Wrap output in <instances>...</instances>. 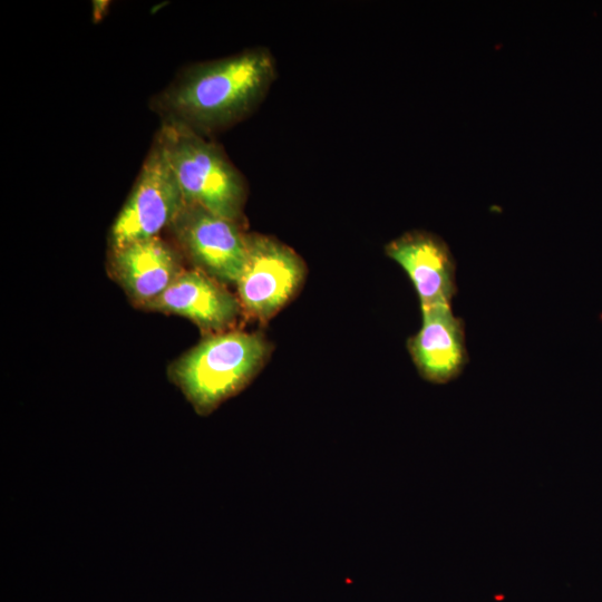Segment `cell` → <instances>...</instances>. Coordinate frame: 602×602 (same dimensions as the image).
Masks as SVG:
<instances>
[{"label": "cell", "instance_id": "2", "mask_svg": "<svg viewBox=\"0 0 602 602\" xmlns=\"http://www.w3.org/2000/svg\"><path fill=\"white\" fill-rule=\"evenodd\" d=\"M271 350L259 332L213 333L177 358L168 375L194 410L206 416L249 385Z\"/></svg>", "mask_w": 602, "mask_h": 602}, {"label": "cell", "instance_id": "8", "mask_svg": "<svg viewBox=\"0 0 602 602\" xmlns=\"http://www.w3.org/2000/svg\"><path fill=\"white\" fill-rule=\"evenodd\" d=\"M145 310L177 314L204 331H227L239 319L242 305L226 285L196 270L184 269L174 282Z\"/></svg>", "mask_w": 602, "mask_h": 602}, {"label": "cell", "instance_id": "3", "mask_svg": "<svg viewBox=\"0 0 602 602\" xmlns=\"http://www.w3.org/2000/svg\"><path fill=\"white\" fill-rule=\"evenodd\" d=\"M156 136L185 203L240 222L247 187L224 151L206 137L175 125L162 124Z\"/></svg>", "mask_w": 602, "mask_h": 602}, {"label": "cell", "instance_id": "1", "mask_svg": "<svg viewBox=\"0 0 602 602\" xmlns=\"http://www.w3.org/2000/svg\"><path fill=\"white\" fill-rule=\"evenodd\" d=\"M276 78V62L265 47H254L182 69L151 100L162 124L207 137L247 118Z\"/></svg>", "mask_w": 602, "mask_h": 602}, {"label": "cell", "instance_id": "6", "mask_svg": "<svg viewBox=\"0 0 602 602\" xmlns=\"http://www.w3.org/2000/svg\"><path fill=\"white\" fill-rule=\"evenodd\" d=\"M168 229L194 269L224 285L237 283L246 255L240 222L185 203Z\"/></svg>", "mask_w": 602, "mask_h": 602}, {"label": "cell", "instance_id": "9", "mask_svg": "<svg viewBox=\"0 0 602 602\" xmlns=\"http://www.w3.org/2000/svg\"><path fill=\"white\" fill-rule=\"evenodd\" d=\"M421 310V326L407 340V349L418 373L433 383L457 378L468 362L464 320L450 304Z\"/></svg>", "mask_w": 602, "mask_h": 602}, {"label": "cell", "instance_id": "7", "mask_svg": "<svg viewBox=\"0 0 602 602\" xmlns=\"http://www.w3.org/2000/svg\"><path fill=\"white\" fill-rule=\"evenodd\" d=\"M385 253L408 275L420 309L450 304L457 293L456 262L447 243L424 231H407L385 246Z\"/></svg>", "mask_w": 602, "mask_h": 602}, {"label": "cell", "instance_id": "10", "mask_svg": "<svg viewBox=\"0 0 602 602\" xmlns=\"http://www.w3.org/2000/svg\"><path fill=\"white\" fill-rule=\"evenodd\" d=\"M110 268L140 309L157 299L184 270L179 253L158 236L110 250Z\"/></svg>", "mask_w": 602, "mask_h": 602}, {"label": "cell", "instance_id": "5", "mask_svg": "<svg viewBox=\"0 0 602 602\" xmlns=\"http://www.w3.org/2000/svg\"><path fill=\"white\" fill-rule=\"evenodd\" d=\"M307 268L301 256L273 236L246 233V255L237 280L242 309L268 321L299 292Z\"/></svg>", "mask_w": 602, "mask_h": 602}, {"label": "cell", "instance_id": "4", "mask_svg": "<svg viewBox=\"0 0 602 602\" xmlns=\"http://www.w3.org/2000/svg\"><path fill=\"white\" fill-rule=\"evenodd\" d=\"M185 204L176 176L157 138L142 165L135 184L116 216L109 234V249L158 236Z\"/></svg>", "mask_w": 602, "mask_h": 602}]
</instances>
